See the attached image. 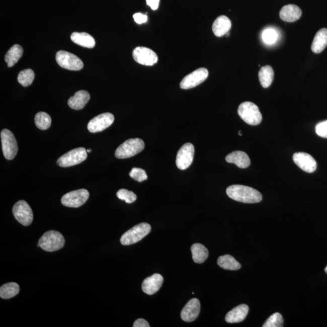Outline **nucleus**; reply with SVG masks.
<instances>
[{
    "mask_svg": "<svg viewBox=\"0 0 327 327\" xmlns=\"http://www.w3.org/2000/svg\"><path fill=\"white\" fill-rule=\"evenodd\" d=\"M144 148V142L139 138L127 139L116 150L115 155L118 159H126L140 153Z\"/></svg>",
    "mask_w": 327,
    "mask_h": 327,
    "instance_id": "20e7f679",
    "label": "nucleus"
},
{
    "mask_svg": "<svg viewBox=\"0 0 327 327\" xmlns=\"http://www.w3.org/2000/svg\"><path fill=\"white\" fill-rule=\"evenodd\" d=\"M64 243L65 239L60 233L50 230L41 237L37 246L46 252H53L63 248Z\"/></svg>",
    "mask_w": 327,
    "mask_h": 327,
    "instance_id": "f03ea898",
    "label": "nucleus"
},
{
    "mask_svg": "<svg viewBox=\"0 0 327 327\" xmlns=\"http://www.w3.org/2000/svg\"><path fill=\"white\" fill-rule=\"evenodd\" d=\"M237 113L243 121L252 126L260 124L263 119L258 107L252 102L240 104Z\"/></svg>",
    "mask_w": 327,
    "mask_h": 327,
    "instance_id": "39448f33",
    "label": "nucleus"
},
{
    "mask_svg": "<svg viewBox=\"0 0 327 327\" xmlns=\"http://www.w3.org/2000/svg\"><path fill=\"white\" fill-rule=\"evenodd\" d=\"M249 310L248 305L246 304L237 306L226 315V322L230 323L242 322L248 316Z\"/></svg>",
    "mask_w": 327,
    "mask_h": 327,
    "instance_id": "6ab92c4d",
    "label": "nucleus"
},
{
    "mask_svg": "<svg viewBox=\"0 0 327 327\" xmlns=\"http://www.w3.org/2000/svg\"><path fill=\"white\" fill-rule=\"evenodd\" d=\"M191 251L193 260L196 263H203L209 257L208 249L200 243H194L191 247Z\"/></svg>",
    "mask_w": 327,
    "mask_h": 327,
    "instance_id": "a878e982",
    "label": "nucleus"
},
{
    "mask_svg": "<svg viewBox=\"0 0 327 327\" xmlns=\"http://www.w3.org/2000/svg\"><path fill=\"white\" fill-rule=\"evenodd\" d=\"M201 304L198 299L193 298L184 307L181 311V317L184 321L191 322L194 321L200 314Z\"/></svg>",
    "mask_w": 327,
    "mask_h": 327,
    "instance_id": "dca6fc26",
    "label": "nucleus"
},
{
    "mask_svg": "<svg viewBox=\"0 0 327 327\" xmlns=\"http://www.w3.org/2000/svg\"><path fill=\"white\" fill-rule=\"evenodd\" d=\"M239 135L240 136H242V133H241V131H239Z\"/></svg>",
    "mask_w": 327,
    "mask_h": 327,
    "instance_id": "ea45409f",
    "label": "nucleus"
},
{
    "mask_svg": "<svg viewBox=\"0 0 327 327\" xmlns=\"http://www.w3.org/2000/svg\"><path fill=\"white\" fill-rule=\"evenodd\" d=\"M15 218L21 224L28 226L31 224L34 218L31 207L27 202L23 200L15 204L13 210Z\"/></svg>",
    "mask_w": 327,
    "mask_h": 327,
    "instance_id": "9d476101",
    "label": "nucleus"
},
{
    "mask_svg": "<svg viewBox=\"0 0 327 327\" xmlns=\"http://www.w3.org/2000/svg\"><path fill=\"white\" fill-rule=\"evenodd\" d=\"M231 28V22L227 17L219 16L214 22L212 31L215 36L221 37L227 34Z\"/></svg>",
    "mask_w": 327,
    "mask_h": 327,
    "instance_id": "412c9836",
    "label": "nucleus"
},
{
    "mask_svg": "<svg viewBox=\"0 0 327 327\" xmlns=\"http://www.w3.org/2000/svg\"><path fill=\"white\" fill-rule=\"evenodd\" d=\"M327 46V29L319 30L315 35L311 49L315 53L322 52Z\"/></svg>",
    "mask_w": 327,
    "mask_h": 327,
    "instance_id": "5701e85b",
    "label": "nucleus"
},
{
    "mask_svg": "<svg viewBox=\"0 0 327 327\" xmlns=\"http://www.w3.org/2000/svg\"><path fill=\"white\" fill-rule=\"evenodd\" d=\"M151 226L142 222L130 228L123 234L120 239L122 245L129 246L140 241L150 232Z\"/></svg>",
    "mask_w": 327,
    "mask_h": 327,
    "instance_id": "7ed1b4c3",
    "label": "nucleus"
},
{
    "mask_svg": "<svg viewBox=\"0 0 327 327\" xmlns=\"http://www.w3.org/2000/svg\"><path fill=\"white\" fill-rule=\"evenodd\" d=\"M146 4L151 10L155 11L159 7V0H146Z\"/></svg>",
    "mask_w": 327,
    "mask_h": 327,
    "instance_id": "58836bf2",
    "label": "nucleus"
},
{
    "mask_svg": "<svg viewBox=\"0 0 327 327\" xmlns=\"http://www.w3.org/2000/svg\"><path fill=\"white\" fill-rule=\"evenodd\" d=\"M91 96L89 92L86 91H79L76 92L74 96L68 100V105L70 108L79 111L85 108L86 104L90 100Z\"/></svg>",
    "mask_w": 327,
    "mask_h": 327,
    "instance_id": "aec40b11",
    "label": "nucleus"
},
{
    "mask_svg": "<svg viewBox=\"0 0 327 327\" xmlns=\"http://www.w3.org/2000/svg\"><path fill=\"white\" fill-rule=\"evenodd\" d=\"M302 16V11L298 7L294 5L284 6L281 9L279 16L281 19L285 22H294L298 20Z\"/></svg>",
    "mask_w": 327,
    "mask_h": 327,
    "instance_id": "a211bd4d",
    "label": "nucleus"
},
{
    "mask_svg": "<svg viewBox=\"0 0 327 327\" xmlns=\"http://www.w3.org/2000/svg\"><path fill=\"white\" fill-rule=\"evenodd\" d=\"M89 197V193L87 190H74L62 196L61 203L65 207L78 208L85 204Z\"/></svg>",
    "mask_w": 327,
    "mask_h": 327,
    "instance_id": "1a4fd4ad",
    "label": "nucleus"
},
{
    "mask_svg": "<svg viewBox=\"0 0 327 327\" xmlns=\"http://www.w3.org/2000/svg\"><path fill=\"white\" fill-rule=\"evenodd\" d=\"M35 123L40 130H47L51 126L52 120L49 114L41 112L35 115Z\"/></svg>",
    "mask_w": 327,
    "mask_h": 327,
    "instance_id": "c756f323",
    "label": "nucleus"
},
{
    "mask_svg": "<svg viewBox=\"0 0 327 327\" xmlns=\"http://www.w3.org/2000/svg\"><path fill=\"white\" fill-rule=\"evenodd\" d=\"M195 148L191 143H186L181 147L177 153L176 165L180 170H186L192 165Z\"/></svg>",
    "mask_w": 327,
    "mask_h": 327,
    "instance_id": "ddd939ff",
    "label": "nucleus"
},
{
    "mask_svg": "<svg viewBox=\"0 0 327 327\" xmlns=\"http://www.w3.org/2000/svg\"><path fill=\"white\" fill-rule=\"evenodd\" d=\"M56 60L59 66L67 70H80L84 66L78 56L64 50H59L56 53Z\"/></svg>",
    "mask_w": 327,
    "mask_h": 327,
    "instance_id": "0eeeda50",
    "label": "nucleus"
},
{
    "mask_svg": "<svg viewBox=\"0 0 327 327\" xmlns=\"http://www.w3.org/2000/svg\"><path fill=\"white\" fill-rule=\"evenodd\" d=\"M225 160L228 163L234 164L240 169H246L251 165L249 156L242 151H235L228 154Z\"/></svg>",
    "mask_w": 327,
    "mask_h": 327,
    "instance_id": "4be33fe9",
    "label": "nucleus"
},
{
    "mask_svg": "<svg viewBox=\"0 0 327 327\" xmlns=\"http://www.w3.org/2000/svg\"><path fill=\"white\" fill-rule=\"evenodd\" d=\"M209 72L206 68H200L184 77L180 83V88L184 90L194 88L208 78Z\"/></svg>",
    "mask_w": 327,
    "mask_h": 327,
    "instance_id": "9b49d317",
    "label": "nucleus"
},
{
    "mask_svg": "<svg viewBox=\"0 0 327 327\" xmlns=\"http://www.w3.org/2000/svg\"><path fill=\"white\" fill-rule=\"evenodd\" d=\"M258 75L261 86L264 88H267L272 85L274 78V71L270 65H265L261 67Z\"/></svg>",
    "mask_w": 327,
    "mask_h": 327,
    "instance_id": "bb28decb",
    "label": "nucleus"
},
{
    "mask_svg": "<svg viewBox=\"0 0 327 327\" xmlns=\"http://www.w3.org/2000/svg\"><path fill=\"white\" fill-rule=\"evenodd\" d=\"M35 78V73L32 69H25L20 72L18 76V81L24 87H28L32 84Z\"/></svg>",
    "mask_w": 327,
    "mask_h": 327,
    "instance_id": "7c9ffc66",
    "label": "nucleus"
},
{
    "mask_svg": "<svg viewBox=\"0 0 327 327\" xmlns=\"http://www.w3.org/2000/svg\"><path fill=\"white\" fill-rule=\"evenodd\" d=\"M293 159L300 169L307 173H313L316 170V160L310 154L304 152L296 153L293 154Z\"/></svg>",
    "mask_w": 327,
    "mask_h": 327,
    "instance_id": "2eb2a0df",
    "label": "nucleus"
},
{
    "mask_svg": "<svg viewBox=\"0 0 327 327\" xmlns=\"http://www.w3.org/2000/svg\"><path fill=\"white\" fill-rule=\"evenodd\" d=\"M133 58L138 63L144 65H153L158 61L156 53L145 47H137L133 50Z\"/></svg>",
    "mask_w": 327,
    "mask_h": 327,
    "instance_id": "4468645a",
    "label": "nucleus"
},
{
    "mask_svg": "<svg viewBox=\"0 0 327 327\" xmlns=\"http://www.w3.org/2000/svg\"><path fill=\"white\" fill-rule=\"evenodd\" d=\"M278 34L274 29L269 28L264 31L262 34V39L267 44H274L277 40Z\"/></svg>",
    "mask_w": 327,
    "mask_h": 327,
    "instance_id": "72a5a7b5",
    "label": "nucleus"
},
{
    "mask_svg": "<svg viewBox=\"0 0 327 327\" xmlns=\"http://www.w3.org/2000/svg\"><path fill=\"white\" fill-rule=\"evenodd\" d=\"M226 193L229 198L242 203H258L263 200V196L260 192L252 187L246 186H229L226 190Z\"/></svg>",
    "mask_w": 327,
    "mask_h": 327,
    "instance_id": "f257e3e1",
    "label": "nucleus"
},
{
    "mask_svg": "<svg viewBox=\"0 0 327 327\" xmlns=\"http://www.w3.org/2000/svg\"><path fill=\"white\" fill-rule=\"evenodd\" d=\"M23 54V49L22 47L19 44H15L11 48L8 50L7 54L5 55V61L8 64L9 67H13L15 64L17 63L19 59L22 57Z\"/></svg>",
    "mask_w": 327,
    "mask_h": 327,
    "instance_id": "393cba45",
    "label": "nucleus"
},
{
    "mask_svg": "<svg viewBox=\"0 0 327 327\" xmlns=\"http://www.w3.org/2000/svg\"><path fill=\"white\" fill-rule=\"evenodd\" d=\"M284 325V319L282 315L275 313L270 316L263 325V327H282Z\"/></svg>",
    "mask_w": 327,
    "mask_h": 327,
    "instance_id": "2f4dec72",
    "label": "nucleus"
},
{
    "mask_svg": "<svg viewBox=\"0 0 327 327\" xmlns=\"http://www.w3.org/2000/svg\"><path fill=\"white\" fill-rule=\"evenodd\" d=\"M133 327H150L149 324L144 319H138L135 320L133 325Z\"/></svg>",
    "mask_w": 327,
    "mask_h": 327,
    "instance_id": "4c0bfd02",
    "label": "nucleus"
},
{
    "mask_svg": "<svg viewBox=\"0 0 327 327\" xmlns=\"http://www.w3.org/2000/svg\"><path fill=\"white\" fill-rule=\"evenodd\" d=\"M70 38L73 43L89 49L93 48L96 44L94 37L88 33L73 32Z\"/></svg>",
    "mask_w": 327,
    "mask_h": 327,
    "instance_id": "b1692460",
    "label": "nucleus"
},
{
    "mask_svg": "<svg viewBox=\"0 0 327 327\" xmlns=\"http://www.w3.org/2000/svg\"><path fill=\"white\" fill-rule=\"evenodd\" d=\"M87 157V150L85 148H76L59 157L57 164L62 168L71 167L85 161Z\"/></svg>",
    "mask_w": 327,
    "mask_h": 327,
    "instance_id": "423d86ee",
    "label": "nucleus"
},
{
    "mask_svg": "<svg viewBox=\"0 0 327 327\" xmlns=\"http://www.w3.org/2000/svg\"><path fill=\"white\" fill-rule=\"evenodd\" d=\"M164 278L158 273L145 278L142 284V290L145 294L152 295L160 289L163 284Z\"/></svg>",
    "mask_w": 327,
    "mask_h": 327,
    "instance_id": "f3484780",
    "label": "nucleus"
},
{
    "mask_svg": "<svg viewBox=\"0 0 327 327\" xmlns=\"http://www.w3.org/2000/svg\"><path fill=\"white\" fill-rule=\"evenodd\" d=\"M316 132L320 137L327 138V120L320 122L316 125Z\"/></svg>",
    "mask_w": 327,
    "mask_h": 327,
    "instance_id": "c9c22d12",
    "label": "nucleus"
},
{
    "mask_svg": "<svg viewBox=\"0 0 327 327\" xmlns=\"http://www.w3.org/2000/svg\"><path fill=\"white\" fill-rule=\"evenodd\" d=\"M20 291L19 284L16 282H10L2 285L0 288V297L3 299H10L16 296Z\"/></svg>",
    "mask_w": 327,
    "mask_h": 327,
    "instance_id": "c85d7f7f",
    "label": "nucleus"
},
{
    "mask_svg": "<svg viewBox=\"0 0 327 327\" xmlns=\"http://www.w3.org/2000/svg\"><path fill=\"white\" fill-rule=\"evenodd\" d=\"M114 120V116L111 113H104L92 119L88 123V129L92 133L102 132L111 126Z\"/></svg>",
    "mask_w": 327,
    "mask_h": 327,
    "instance_id": "f8f14e48",
    "label": "nucleus"
},
{
    "mask_svg": "<svg viewBox=\"0 0 327 327\" xmlns=\"http://www.w3.org/2000/svg\"><path fill=\"white\" fill-rule=\"evenodd\" d=\"M129 175L133 180L139 183L147 180L146 172L140 168H133L130 171Z\"/></svg>",
    "mask_w": 327,
    "mask_h": 327,
    "instance_id": "f704fd0d",
    "label": "nucleus"
},
{
    "mask_svg": "<svg viewBox=\"0 0 327 327\" xmlns=\"http://www.w3.org/2000/svg\"><path fill=\"white\" fill-rule=\"evenodd\" d=\"M117 197L121 200H123L127 204L134 203L137 196L132 191L126 189H120L117 193Z\"/></svg>",
    "mask_w": 327,
    "mask_h": 327,
    "instance_id": "473e14b6",
    "label": "nucleus"
},
{
    "mask_svg": "<svg viewBox=\"0 0 327 327\" xmlns=\"http://www.w3.org/2000/svg\"><path fill=\"white\" fill-rule=\"evenodd\" d=\"M133 19H134L135 22L136 23L139 24V25H141V24L147 22L148 17L146 14L136 13L133 15Z\"/></svg>",
    "mask_w": 327,
    "mask_h": 327,
    "instance_id": "e433bc0d",
    "label": "nucleus"
},
{
    "mask_svg": "<svg viewBox=\"0 0 327 327\" xmlns=\"http://www.w3.org/2000/svg\"><path fill=\"white\" fill-rule=\"evenodd\" d=\"M3 152L5 158L12 160L16 156L19 147L13 132L10 130L4 129L1 132Z\"/></svg>",
    "mask_w": 327,
    "mask_h": 327,
    "instance_id": "6e6552de",
    "label": "nucleus"
},
{
    "mask_svg": "<svg viewBox=\"0 0 327 327\" xmlns=\"http://www.w3.org/2000/svg\"><path fill=\"white\" fill-rule=\"evenodd\" d=\"M325 272L327 274V266L326 267V268L325 269Z\"/></svg>",
    "mask_w": 327,
    "mask_h": 327,
    "instance_id": "a19ab883",
    "label": "nucleus"
},
{
    "mask_svg": "<svg viewBox=\"0 0 327 327\" xmlns=\"http://www.w3.org/2000/svg\"><path fill=\"white\" fill-rule=\"evenodd\" d=\"M218 264L221 268L228 270H237L241 267L238 262L229 255L220 257L218 260Z\"/></svg>",
    "mask_w": 327,
    "mask_h": 327,
    "instance_id": "cd10ccee",
    "label": "nucleus"
},
{
    "mask_svg": "<svg viewBox=\"0 0 327 327\" xmlns=\"http://www.w3.org/2000/svg\"><path fill=\"white\" fill-rule=\"evenodd\" d=\"M92 150H87V152H91Z\"/></svg>",
    "mask_w": 327,
    "mask_h": 327,
    "instance_id": "79ce46f5",
    "label": "nucleus"
}]
</instances>
